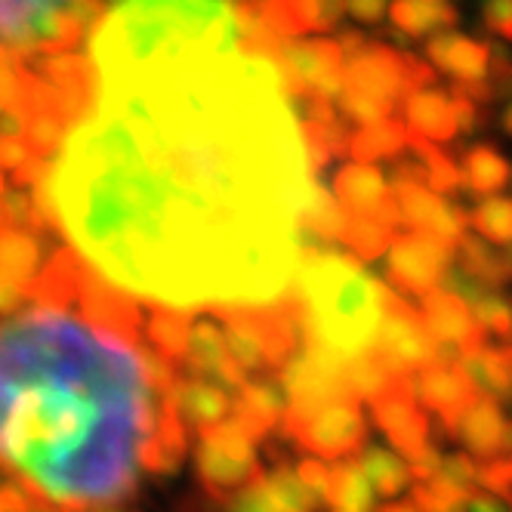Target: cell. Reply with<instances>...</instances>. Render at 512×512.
<instances>
[{
  "instance_id": "6da1fadb",
  "label": "cell",
  "mask_w": 512,
  "mask_h": 512,
  "mask_svg": "<svg viewBox=\"0 0 512 512\" xmlns=\"http://www.w3.org/2000/svg\"><path fill=\"white\" fill-rule=\"evenodd\" d=\"M315 182L275 62L244 38H192L96 68L90 108L28 192L127 300L226 315L294 297Z\"/></svg>"
},
{
  "instance_id": "7a4b0ae2",
  "label": "cell",
  "mask_w": 512,
  "mask_h": 512,
  "mask_svg": "<svg viewBox=\"0 0 512 512\" xmlns=\"http://www.w3.org/2000/svg\"><path fill=\"white\" fill-rule=\"evenodd\" d=\"M84 263L53 247L25 300L0 315V463L65 512L121 506L170 408L176 368L84 309Z\"/></svg>"
},
{
  "instance_id": "3957f363",
  "label": "cell",
  "mask_w": 512,
  "mask_h": 512,
  "mask_svg": "<svg viewBox=\"0 0 512 512\" xmlns=\"http://www.w3.org/2000/svg\"><path fill=\"white\" fill-rule=\"evenodd\" d=\"M303 340L349 361L364 355L380 331V281L337 250H306L294 284Z\"/></svg>"
},
{
  "instance_id": "277c9868",
  "label": "cell",
  "mask_w": 512,
  "mask_h": 512,
  "mask_svg": "<svg viewBox=\"0 0 512 512\" xmlns=\"http://www.w3.org/2000/svg\"><path fill=\"white\" fill-rule=\"evenodd\" d=\"M435 71L414 53H401L386 44H368L343 65V90L337 96V112L346 124L368 127L401 105L414 90L432 87Z\"/></svg>"
},
{
  "instance_id": "5b68a950",
  "label": "cell",
  "mask_w": 512,
  "mask_h": 512,
  "mask_svg": "<svg viewBox=\"0 0 512 512\" xmlns=\"http://www.w3.org/2000/svg\"><path fill=\"white\" fill-rule=\"evenodd\" d=\"M102 13L96 4H0V50L22 59L71 53Z\"/></svg>"
},
{
  "instance_id": "8992f818",
  "label": "cell",
  "mask_w": 512,
  "mask_h": 512,
  "mask_svg": "<svg viewBox=\"0 0 512 512\" xmlns=\"http://www.w3.org/2000/svg\"><path fill=\"white\" fill-rule=\"evenodd\" d=\"M195 472H198L201 488L213 500H235L253 482L263 479L256 442L247 438L232 420L198 432Z\"/></svg>"
},
{
  "instance_id": "52a82bcc",
  "label": "cell",
  "mask_w": 512,
  "mask_h": 512,
  "mask_svg": "<svg viewBox=\"0 0 512 512\" xmlns=\"http://www.w3.org/2000/svg\"><path fill=\"white\" fill-rule=\"evenodd\" d=\"M284 90L294 102H337L343 90V65L337 44L327 38L281 41L269 53Z\"/></svg>"
},
{
  "instance_id": "ba28073f",
  "label": "cell",
  "mask_w": 512,
  "mask_h": 512,
  "mask_svg": "<svg viewBox=\"0 0 512 512\" xmlns=\"http://www.w3.org/2000/svg\"><path fill=\"white\" fill-rule=\"evenodd\" d=\"M281 429L297 448H306L321 463L355 460L368 448V417H364L358 401H334V405L297 420L284 417Z\"/></svg>"
},
{
  "instance_id": "9c48e42d",
  "label": "cell",
  "mask_w": 512,
  "mask_h": 512,
  "mask_svg": "<svg viewBox=\"0 0 512 512\" xmlns=\"http://www.w3.org/2000/svg\"><path fill=\"white\" fill-rule=\"evenodd\" d=\"M346 361L337 358L309 340L287 358V364L278 371V383L287 395V414L284 417H309L318 408L334 405V401H352L346 395L343 383Z\"/></svg>"
},
{
  "instance_id": "30bf717a",
  "label": "cell",
  "mask_w": 512,
  "mask_h": 512,
  "mask_svg": "<svg viewBox=\"0 0 512 512\" xmlns=\"http://www.w3.org/2000/svg\"><path fill=\"white\" fill-rule=\"evenodd\" d=\"M380 309H383V318H380V331L371 349L383 361H389L395 371L414 377L426 364H432V355H435V343L426 331V324L417 306L405 297H398L383 281H380Z\"/></svg>"
},
{
  "instance_id": "8fae6325",
  "label": "cell",
  "mask_w": 512,
  "mask_h": 512,
  "mask_svg": "<svg viewBox=\"0 0 512 512\" xmlns=\"http://www.w3.org/2000/svg\"><path fill=\"white\" fill-rule=\"evenodd\" d=\"M454 263V247L420 235H395V241L386 250V287H392L398 297L405 300H423L429 290L438 287L448 266Z\"/></svg>"
},
{
  "instance_id": "7c38bea8",
  "label": "cell",
  "mask_w": 512,
  "mask_h": 512,
  "mask_svg": "<svg viewBox=\"0 0 512 512\" xmlns=\"http://www.w3.org/2000/svg\"><path fill=\"white\" fill-rule=\"evenodd\" d=\"M371 417H374L377 429L389 438V445L398 451L401 460H411L414 454H420L429 445L432 423H429V414L417 405L411 380L374 398Z\"/></svg>"
},
{
  "instance_id": "4fadbf2b",
  "label": "cell",
  "mask_w": 512,
  "mask_h": 512,
  "mask_svg": "<svg viewBox=\"0 0 512 512\" xmlns=\"http://www.w3.org/2000/svg\"><path fill=\"white\" fill-rule=\"evenodd\" d=\"M331 195L337 198L346 216L380 219V223L395 226V229L401 226L386 173L371 164H343L334 176Z\"/></svg>"
},
{
  "instance_id": "5bb4252c",
  "label": "cell",
  "mask_w": 512,
  "mask_h": 512,
  "mask_svg": "<svg viewBox=\"0 0 512 512\" xmlns=\"http://www.w3.org/2000/svg\"><path fill=\"white\" fill-rule=\"evenodd\" d=\"M414 386V398L417 405L426 414H435L438 423H442L445 435H454L457 420L472 408V401L479 398L472 392V386L466 383V377L460 374V364L451 368V364H426L423 371H417L411 377Z\"/></svg>"
},
{
  "instance_id": "9a60e30c",
  "label": "cell",
  "mask_w": 512,
  "mask_h": 512,
  "mask_svg": "<svg viewBox=\"0 0 512 512\" xmlns=\"http://www.w3.org/2000/svg\"><path fill=\"white\" fill-rule=\"evenodd\" d=\"M426 331L435 346H454L460 355H469L475 349L488 346V337L482 334V327L475 324L472 312L451 294H445L442 287L429 290L417 306Z\"/></svg>"
},
{
  "instance_id": "2e32d148",
  "label": "cell",
  "mask_w": 512,
  "mask_h": 512,
  "mask_svg": "<svg viewBox=\"0 0 512 512\" xmlns=\"http://www.w3.org/2000/svg\"><path fill=\"white\" fill-rule=\"evenodd\" d=\"M287 414V395L278 383V374H263L244 380V386L232 395L229 420L253 442L272 435Z\"/></svg>"
},
{
  "instance_id": "e0dca14e",
  "label": "cell",
  "mask_w": 512,
  "mask_h": 512,
  "mask_svg": "<svg viewBox=\"0 0 512 512\" xmlns=\"http://www.w3.org/2000/svg\"><path fill=\"white\" fill-rule=\"evenodd\" d=\"M170 408L179 417L182 426L192 429H210L216 423H226L232 414V395L226 389H219L210 380H198V377H179L170 383Z\"/></svg>"
},
{
  "instance_id": "ac0fdd59",
  "label": "cell",
  "mask_w": 512,
  "mask_h": 512,
  "mask_svg": "<svg viewBox=\"0 0 512 512\" xmlns=\"http://www.w3.org/2000/svg\"><path fill=\"white\" fill-rule=\"evenodd\" d=\"M488 53L491 44L469 38V34L460 31H442L432 34V41L426 44V56H429V68L445 71V75L454 78V84H472V81H485L488 75Z\"/></svg>"
},
{
  "instance_id": "d6986e66",
  "label": "cell",
  "mask_w": 512,
  "mask_h": 512,
  "mask_svg": "<svg viewBox=\"0 0 512 512\" xmlns=\"http://www.w3.org/2000/svg\"><path fill=\"white\" fill-rule=\"evenodd\" d=\"M401 124H405L408 136L442 145L457 139L454 115H451V93L442 87H423L411 96L401 99Z\"/></svg>"
},
{
  "instance_id": "ffe728a7",
  "label": "cell",
  "mask_w": 512,
  "mask_h": 512,
  "mask_svg": "<svg viewBox=\"0 0 512 512\" xmlns=\"http://www.w3.org/2000/svg\"><path fill=\"white\" fill-rule=\"evenodd\" d=\"M503 426L506 417L503 411L494 405V401L475 398L472 408L457 420L454 435L457 442L466 448V457L475 463H491L500 457V438H503Z\"/></svg>"
},
{
  "instance_id": "44dd1931",
  "label": "cell",
  "mask_w": 512,
  "mask_h": 512,
  "mask_svg": "<svg viewBox=\"0 0 512 512\" xmlns=\"http://www.w3.org/2000/svg\"><path fill=\"white\" fill-rule=\"evenodd\" d=\"M460 374L472 386L475 395L494 405H506L512 401V364L500 346H482L460 358Z\"/></svg>"
},
{
  "instance_id": "7402d4cb",
  "label": "cell",
  "mask_w": 512,
  "mask_h": 512,
  "mask_svg": "<svg viewBox=\"0 0 512 512\" xmlns=\"http://www.w3.org/2000/svg\"><path fill=\"white\" fill-rule=\"evenodd\" d=\"M411 377L395 371L389 361H383L374 349H368L358 358H349L346 368H343V383H346V395L352 401H371L392 392L395 386L408 383Z\"/></svg>"
},
{
  "instance_id": "603a6c76",
  "label": "cell",
  "mask_w": 512,
  "mask_h": 512,
  "mask_svg": "<svg viewBox=\"0 0 512 512\" xmlns=\"http://www.w3.org/2000/svg\"><path fill=\"white\" fill-rule=\"evenodd\" d=\"M463 189H469L475 198H494L512 182V164L494 149V145H472L463 152L460 161Z\"/></svg>"
},
{
  "instance_id": "cb8c5ba5",
  "label": "cell",
  "mask_w": 512,
  "mask_h": 512,
  "mask_svg": "<svg viewBox=\"0 0 512 512\" xmlns=\"http://www.w3.org/2000/svg\"><path fill=\"white\" fill-rule=\"evenodd\" d=\"M408 149V130L398 118H383L377 124L358 127L355 133H349V149L346 155H352V164H377L386 158H398Z\"/></svg>"
},
{
  "instance_id": "d4e9b609",
  "label": "cell",
  "mask_w": 512,
  "mask_h": 512,
  "mask_svg": "<svg viewBox=\"0 0 512 512\" xmlns=\"http://www.w3.org/2000/svg\"><path fill=\"white\" fill-rule=\"evenodd\" d=\"M392 25L408 34V38H426V34L451 31V25L460 22V13L445 4V0H398L395 7L386 10Z\"/></svg>"
},
{
  "instance_id": "484cf974",
  "label": "cell",
  "mask_w": 512,
  "mask_h": 512,
  "mask_svg": "<svg viewBox=\"0 0 512 512\" xmlns=\"http://www.w3.org/2000/svg\"><path fill=\"white\" fill-rule=\"evenodd\" d=\"M364 482L371 485L374 497L392 500L398 494H405L411 488V472L395 451L380 448V445H368L361 451V460H355Z\"/></svg>"
},
{
  "instance_id": "4316f807",
  "label": "cell",
  "mask_w": 512,
  "mask_h": 512,
  "mask_svg": "<svg viewBox=\"0 0 512 512\" xmlns=\"http://www.w3.org/2000/svg\"><path fill=\"white\" fill-rule=\"evenodd\" d=\"M189 324H192L189 315L152 309L149 321L142 324V340L158 358H164L179 371V361L186 355V343H189Z\"/></svg>"
},
{
  "instance_id": "83f0119b",
  "label": "cell",
  "mask_w": 512,
  "mask_h": 512,
  "mask_svg": "<svg viewBox=\"0 0 512 512\" xmlns=\"http://www.w3.org/2000/svg\"><path fill=\"white\" fill-rule=\"evenodd\" d=\"M454 256H460V269H466L469 275H475L482 284H488L491 290H500L503 284L512 281V272H509V263L500 250H494L491 244H485L482 238L475 235H463Z\"/></svg>"
},
{
  "instance_id": "f1b7e54d",
  "label": "cell",
  "mask_w": 512,
  "mask_h": 512,
  "mask_svg": "<svg viewBox=\"0 0 512 512\" xmlns=\"http://www.w3.org/2000/svg\"><path fill=\"white\" fill-rule=\"evenodd\" d=\"M395 235H398V229L380 223V219L346 216V226L340 232V244L349 253H355L358 260H377V256H383L389 250Z\"/></svg>"
},
{
  "instance_id": "f546056e",
  "label": "cell",
  "mask_w": 512,
  "mask_h": 512,
  "mask_svg": "<svg viewBox=\"0 0 512 512\" xmlns=\"http://www.w3.org/2000/svg\"><path fill=\"white\" fill-rule=\"evenodd\" d=\"M469 216V229H475V238H482L485 244H512V198L494 195V198H482L472 210H466Z\"/></svg>"
},
{
  "instance_id": "4dcf8cb0",
  "label": "cell",
  "mask_w": 512,
  "mask_h": 512,
  "mask_svg": "<svg viewBox=\"0 0 512 512\" xmlns=\"http://www.w3.org/2000/svg\"><path fill=\"white\" fill-rule=\"evenodd\" d=\"M463 503V497L435 482H420L411 488V506L417 512H463Z\"/></svg>"
},
{
  "instance_id": "1f68e13d",
  "label": "cell",
  "mask_w": 512,
  "mask_h": 512,
  "mask_svg": "<svg viewBox=\"0 0 512 512\" xmlns=\"http://www.w3.org/2000/svg\"><path fill=\"white\" fill-rule=\"evenodd\" d=\"M294 472H297L300 485L312 494V500L324 509L327 506V497H331V466L315 460V457H309Z\"/></svg>"
},
{
  "instance_id": "d6a6232c",
  "label": "cell",
  "mask_w": 512,
  "mask_h": 512,
  "mask_svg": "<svg viewBox=\"0 0 512 512\" xmlns=\"http://www.w3.org/2000/svg\"><path fill=\"white\" fill-rule=\"evenodd\" d=\"M479 19L488 31L512 41V0H491V4L482 7Z\"/></svg>"
},
{
  "instance_id": "836d02e7",
  "label": "cell",
  "mask_w": 512,
  "mask_h": 512,
  "mask_svg": "<svg viewBox=\"0 0 512 512\" xmlns=\"http://www.w3.org/2000/svg\"><path fill=\"white\" fill-rule=\"evenodd\" d=\"M451 115H454V130L457 133H472V130L485 127V121H488V115H482L479 105L457 96V93H451Z\"/></svg>"
},
{
  "instance_id": "e575fe53",
  "label": "cell",
  "mask_w": 512,
  "mask_h": 512,
  "mask_svg": "<svg viewBox=\"0 0 512 512\" xmlns=\"http://www.w3.org/2000/svg\"><path fill=\"white\" fill-rule=\"evenodd\" d=\"M343 7L352 19H358L364 25H377L386 16V7L380 4V0H352V4H343Z\"/></svg>"
},
{
  "instance_id": "d590c367",
  "label": "cell",
  "mask_w": 512,
  "mask_h": 512,
  "mask_svg": "<svg viewBox=\"0 0 512 512\" xmlns=\"http://www.w3.org/2000/svg\"><path fill=\"white\" fill-rule=\"evenodd\" d=\"M463 512H509V506H506V500H500L488 491H475L466 497Z\"/></svg>"
},
{
  "instance_id": "8d00e7d4",
  "label": "cell",
  "mask_w": 512,
  "mask_h": 512,
  "mask_svg": "<svg viewBox=\"0 0 512 512\" xmlns=\"http://www.w3.org/2000/svg\"><path fill=\"white\" fill-rule=\"evenodd\" d=\"M500 127H503V133H506V136H512V102L503 108V115H500Z\"/></svg>"
},
{
  "instance_id": "74e56055",
  "label": "cell",
  "mask_w": 512,
  "mask_h": 512,
  "mask_svg": "<svg viewBox=\"0 0 512 512\" xmlns=\"http://www.w3.org/2000/svg\"><path fill=\"white\" fill-rule=\"evenodd\" d=\"M380 512H417L411 503H389V506H383Z\"/></svg>"
},
{
  "instance_id": "f35d334b",
  "label": "cell",
  "mask_w": 512,
  "mask_h": 512,
  "mask_svg": "<svg viewBox=\"0 0 512 512\" xmlns=\"http://www.w3.org/2000/svg\"><path fill=\"white\" fill-rule=\"evenodd\" d=\"M503 256H506V263H509V272H512V244H509V250H503Z\"/></svg>"
},
{
  "instance_id": "ab89813d",
  "label": "cell",
  "mask_w": 512,
  "mask_h": 512,
  "mask_svg": "<svg viewBox=\"0 0 512 512\" xmlns=\"http://www.w3.org/2000/svg\"><path fill=\"white\" fill-rule=\"evenodd\" d=\"M7 192V182H4V173H0V195Z\"/></svg>"
},
{
  "instance_id": "60d3db41",
  "label": "cell",
  "mask_w": 512,
  "mask_h": 512,
  "mask_svg": "<svg viewBox=\"0 0 512 512\" xmlns=\"http://www.w3.org/2000/svg\"><path fill=\"white\" fill-rule=\"evenodd\" d=\"M506 90H509V93H512V71H509V87H506Z\"/></svg>"
},
{
  "instance_id": "b9f144b4",
  "label": "cell",
  "mask_w": 512,
  "mask_h": 512,
  "mask_svg": "<svg viewBox=\"0 0 512 512\" xmlns=\"http://www.w3.org/2000/svg\"><path fill=\"white\" fill-rule=\"evenodd\" d=\"M31 512H50V509H31Z\"/></svg>"
},
{
  "instance_id": "7bdbcfd3",
  "label": "cell",
  "mask_w": 512,
  "mask_h": 512,
  "mask_svg": "<svg viewBox=\"0 0 512 512\" xmlns=\"http://www.w3.org/2000/svg\"><path fill=\"white\" fill-rule=\"evenodd\" d=\"M509 309H512V303H509Z\"/></svg>"
}]
</instances>
